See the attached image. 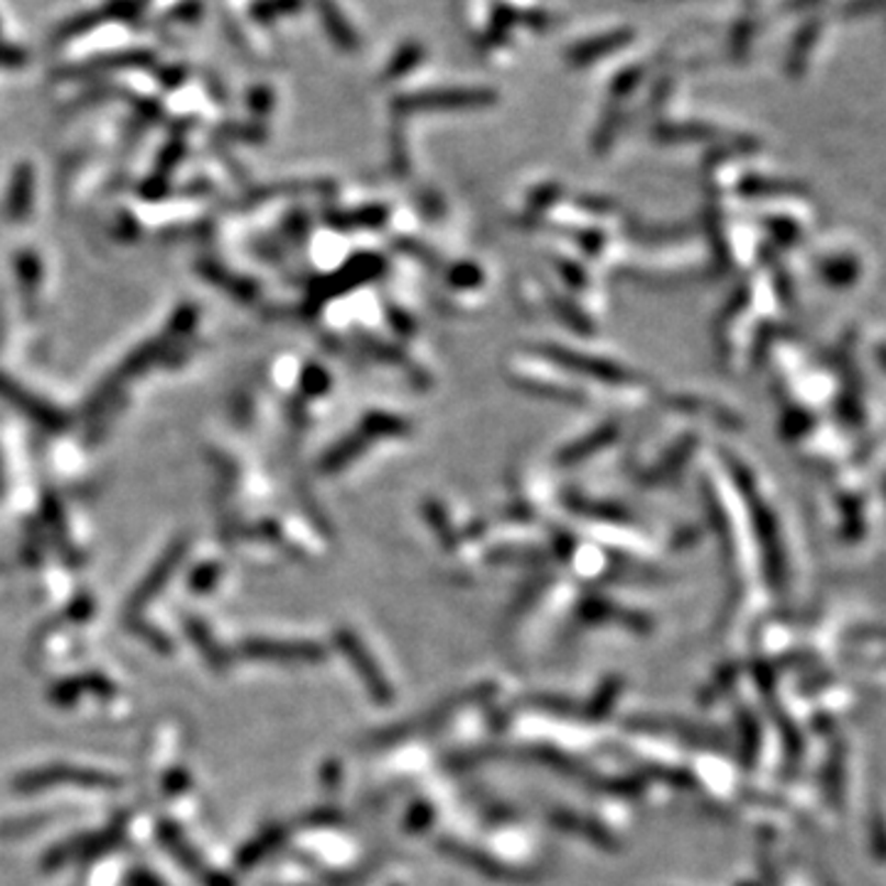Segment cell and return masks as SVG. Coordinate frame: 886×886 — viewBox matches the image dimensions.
<instances>
[{
    "instance_id": "6da1fadb",
    "label": "cell",
    "mask_w": 886,
    "mask_h": 886,
    "mask_svg": "<svg viewBox=\"0 0 886 886\" xmlns=\"http://www.w3.org/2000/svg\"><path fill=\"white\" fill-rule=\"evenodd\" d=\"M144 8H146V0H111L106 8L94 10V13H89L85 18H75L72 23H67L57 33V40H69L79 33H87V30L97 27L101 23H109V20H131V18H136Z\"/></svg>"
},
{
    "instance_id": "7a4b0ae2",
    "label": "cell",
    "mask_w": 886,
    "mask_h": 886,
    "mask_svg": "<svg viewBox=\"0 0 886 886\" xmlns=\"http://www.w3.org/2000/svg\"><path fill=\"white\" fill-rule=\"evenodd\" d=\"M299 8L301 0H261V3L251 8V18L259 20V23H271V20L293 13V10Z\"/></svg>"
}]
</instances>
